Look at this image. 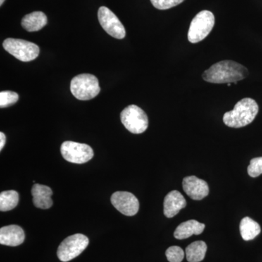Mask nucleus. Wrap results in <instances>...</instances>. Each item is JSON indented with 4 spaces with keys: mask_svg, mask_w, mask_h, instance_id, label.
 <instances>
[{
    "mask_svg": "<svg viewBox=\"0 0 262 262\" xmlns=\"http://www.w3.org/2000/svg\"><path fill=\"white\" fill-rule=\"evenodd\" d=\"M248 75L247 68L233 61L218 62L205 71L203 80L211 83L237 84Z\"/></svg>",
    "mask_w": 262,
    "mask_h": 262,
    "instance_id": "1",
    "label": "nucleus"
},
{
    "mask_svg": "<svg viewBox=\"0 0 262 262\" xmlns=\"http://www.w3.org/2000/svg\"><path fill=\"white\" fill-rule=\"evenodd\" d=\"M258 113V106L256 101L246 98L236 103L233 110L224 115L223 121L227 126L239 128L251 123Z\"/></svg>",
    "mask_w": 262,
    "mask_h": 262,
    "instance_id": "2",
    "label": "nucleus"
},
{
    "mask_svg": "<svg viewBox=\"0 0 262 262\" xmlns=\"http://www.w3.org/2000/svg\"><path fill=\"white\" fill-rule=\"evenodd\" d=\"M71 92L76 98L81 101L93 99L101 91L99 82L96 76L81 74L71 81Z\"/></svg>",
    "mask_w": 262,
    "mask_h": 262,
    "instance_id": "3",
    "label": "nucleus"
},
{
    "mask_svg": "<svg viewBox=\"0 0 262 262\" xmlns=\"http://www.w3.org/2000/svg\"><path fill=\"white\" fill-rule=\"evenodd\" d=\"M215 17L211 11L203 10L195 15L189 27L188 39L196 43L203 40L214 27Z\"/></svg>",
    "mask_w": 262,
    "mask_h": 262,
    "instance_id": "4",
    "label": "nucleus"
},
{
    "mask_svg": "<svg viewBox=\"0 0 262 262\" xmlns=\"http://www.w3.org/2000/svg\"><path fill=\"white\" fill-rule=\"evenodd\" d=\"M3 48L12 56L24 62L32 61L39 54V46L24 39L8 38L3 42Z\"/></svg>",
    "mask_w": 262,
    "mask_h": 262,
    "instance_id": "5",
    "label": "nucleus"
},
{
    "mask_svg": "<svg viewBox=\"0 0 262 262\" xmlns=\"http://www.w3.org/2000/svg\"><path fill=\"white\" fill-rule=\"evenodd\" d=\"M122 123L127 130L134 134H140L147 129L149 120L144 110L136 105H130L120 114Z\"/></svg>",
    "mask_w": 262,
    "mask_h": 262,
    "instance_id": "6",
    "label": "nucleus"
},
{
    "mask_svg": "<svg viewBox=\"0 0 262 262\" xmlns=\"http://www.w3.org/2000/svg\"><path fill=\"white\" fill-rule=\"evenodd\" d=\"M89 244V239L84 234L69 236L58 246L57 256L61 261H70L83 252Z\"/></svg>",
    "mask_w": 262,
    "mask_h": 262,
    "instance_id": "7",
    "label": "nucleus"
},
{
    "mask_svg": "<svg viewBox=\"0 0 262 262\" xmlns=\"http://www.w3.org/2000/svg\"><path fill=\"white\" fill-rule=\"evenodd\" d=\"M61 152L67 161L75 164L87 163L94 155V150L88 144L70 141L61 144Z\"/></svg>",
    "mask_w": 262,
    "mask_h": 262,
    "instance_id": "8",
    "label": "nucleus"
},
{
    "mask_svg": "<svg viewBox=\"0 0 262 262\" xmlns=\"http://www.w3.org/2000/svg\"><path fill=\"white\" fill-rule=\"evenodd\" d=\"M98 18L102 28L110 36L122 39L125 37L126 32L117 15L106 7H101L98 11Z\"/></svg>",
    "mask_w": 262,
    "mask_h": 262,
    "instance_id": "9",
    "label": "nucleus"
},
{
    "mask_svg": "<svg viewBox=\"0 0 262 262\" xmlns=\"http://www.w3.org/2000/svg\"><path fill=\"white\" fill-rule=\"evenodd\" d=\"M113 206L122 214L133 216L138 213L139 202L136 196L128 192H116L111 196Z\"/></svg>",
    "mask_w": 262,
    "mask_h": 262,
    "instance_id": "10",
    "label": "nucleus"
},
{
    "mask_svg": "<svg viewBox=\"0 0 262 262\" xmlns=\"http://www.w3.org/2000/svg\"><path fill=\"white\" fill-rule=\"evenodd\" d=\"M183 189L189 198L194 201H201L209 194V187L206 181L198 178L195 176L184 179Z\"/></svg>",
    "mask_w": 262,
    "mask_h": 262,
    "instance_id": "11",
    "label": "nucleus"
},
{
    "mask_svg": "<svg viewBox=\"0 0 262 262\" xmlns=\"http://www.w3.org/2000/svg\"><path fill=\"white\" fill-rule=\"evenodd\" d=\"M25 239L24 229L18 225L5 226L0 229V244L8 246H18Z\"/></svg>",
    "mask_w": 262,
    "mask_h": 262,
    "instance_id": "12",
    "label": "nucleus"
},
{
    "mask_svg": "<svg viewBox=\"0 0 262 262\" xmlns=\"http://www.w3.org/2000/svg\"><path fill=\"white\" fill-rule=\"evenodd\" d=\"M187 206L184 196L179 191H171L164 200V214L167 218H173Z\"/></svg>",
    "mask_w": 262,
    "mask_h": 262,
    "instance_id": "13",
    "label": "nucleus"
},
{
    "mask_svg": "<svg viewBox=\"0 0 262 262\" xmlns=\"http://www.w3.org/2000/svg\"><path fill=\"white\" fill-rule=\"evenodd\" d=\"M33 203L40 209H48L53 206L51 199L53 191L49 187L39 184H34L32 189Z\"/></svg>",
    "mask_w": 262,
    "mask_h": 262,
    "instance_id": "14",
    "label": "nucleus"
},
{
    "mask_svg": "<svg viewBox=\"0 0 262 262\" xmlns=\"http://www.w3.org/2000/svg\"><path fill=\"white\" fill-rule=\"evenodd\" d=\"M204 224L196 220H189L179 225L174 232V237L178 239H187L193 234L199 235L204 231Z\"/></svg>",
    "mask_w": 262,
    "mask_h": 262,
    "instance_id": "15",
    "label": "nucleus"
},
{
    "mask_svg": "<svg viewBox=\"0 0 262 262\" xmlns=\"http://www.w3.org/2000/svg\"><path fill=\"white\" fill-rule=\"evenodd\" d=\"M48 18L43 12L35 11L26 15L21 20V26L27 32H33L40 30L46 27Z\"/></svg>",
    "mask_w": 262,
    "mask_h": 262,
    "instance_id": "16",
    "label": "nucleus"
},
{
    "mask_svg": "<svg viewBox=\"0 0 262 262\" xmlns=\"http://www.w3.org/2000/svg\"><path fill=\"white\" fill-rule=\"evenodd\" d=\"M239 231L244 241H251L260 234L261 227L250 217H245L239 224Z\"/></svg>",
    "mask_w": 262,
    "mask_h": 262,
    "instance_id": "17",
    "label": "nucleus"
},
{
    "mask_svg": "<svg viewBox=\"0 0 262 262\" xmlns=\"http://www.w3.org/2000/svg\"><path fill=\"white\" fill-rule=\"evenodd\" d=\"M207 251V245L204 241H196L186 248V256L189 262H200L204 259Z\"/></svg>",
    "mask_w": 262,
    "mask_h": 262,
    "instance_id": "18",
    "label": "nucleus"
},
{
    "mask_svg": "<svg viewBox=\"0 0 262 262\" xmlns=\"http://www.w3.org/2000/svg\"><path fill=\"white\" fill-rule=\"evenodd\" d=\"M19 194L16 191H4L0 194V211H9L18 205Z\"/></svg>",
    "mask_w": 262,
    "mask_h": 262,
    "instance_id": "19",
    "label": "nucleus"
},
{
    "mask_svg": "<svg viewBox=\"0 0 262 262\" xmlns=\"http://www.w3.org/2000/svg\"><path fill=\"white\" fill-rule=\"evenodd\" d=\"M18 95L13 91H2L0 93V107L6 108L15 104L18 101Z\"/></svg>",
    "mask_w": 262,
    "mask_h": 262,
    "instance_id": "20",
    "label": "nucleus"
},
{
    "mask_svg": "<svg viewBox=\"0 0 262 262\" xmlns=\"http://www.w3.org/2000/svg\"><path fill=\"white\" fill-rule=\"evenodd\" d=\"M165 255L170 262H182L184 258V251L179 246H171L167 249Z\"/></svg>",
    "mask_w": 262,
    "mask_h": 262,
    "instance_id": "21",
    "label": "nucleus"
},
{
    "mask_svg": "<svg viewBox=\"0 0 262 262\" xmlns=\"http://www.w3.org/2000/svg\"><path fill=\"white\" fill-rule=\"evenodd\" d=\"M248 175L253 178L259 177L262 174V157L253 158L248 167Z\"/></svg>",
    "mask_w": 262,
    "mask_h": 262,
    "instance_id": "22",
    "label": "nucleus"
},
{
    "mask_svg": "<svg viewBox=\"0 0 262 262\" xmlns=\"http://www.w3.org/2000/svg\"><path fill=\"white\" fill-rule=\"evenodd\" d=\"M151 4L158 10H168L177 6L184 0H150Z\"/></svg>",
    "mask_w": 262,
    "mask_h": 262,
    "instance_id": "23",
    "label": "nucleus"
},
{
    "mask_svg": "<svg viewBox=\"0 0 262 262\" xmlns=\"http://www.w3.org/2000/svg\"><path fill=\"white\" fill-rule=\"evenodd\" d=\"M6 142V136L3 132L0 133V150H3Z\"/></svg>",
    "mask_w": 262,
    "mask_h": 262,
    "instance_id": "24",
    "label": "nucleus"
},
{
    "mask_svg": "<svg viewBox=\"0 0 262 262\" xmlns=\"http://www.w3.org/2000/svg\"><path fill=\"white\" fill-rule=\"evenodd\" d=\"M5 0H0V5H3V3H4Z\"/></svg>",
    "mask_w": 262,
    "mask_h": 262,
    "instance_id": "25",
    "label": "nucleus"
},
{
    "mask_svg": "<svg viewBox=\"0 0 262 262\" xmlns=\"http://www.w3.org/2000/svg\"><path fill=\"white\" fill-rule=\"evenodd\" d=\"M231 84H232V83H227V85H228V86H229H229H230V85H231Z\"/></svg>",
    "mask_w": 262,
    "mask_h": 262,
    "instance_id": "26",
    "label": "nucleus"
}]
</instances>
